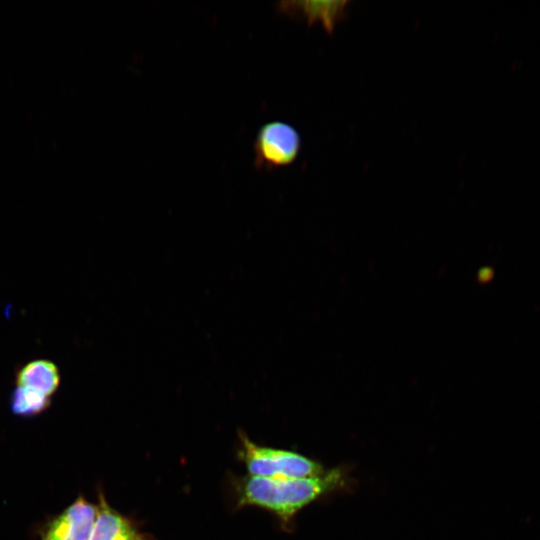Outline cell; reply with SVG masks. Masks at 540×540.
<instances>
[{"mask_svg":"<svg viewBox=\"0 0 540 540\" xmlns=\"http://www.w3.org/2000/svg\"><path fill=\"white\" fill-rule=\"evenodd\" d=\"M89 540H155L112 508L103 493L98 494L97 516Z\"/></svg>","mask_w":540,"mask_h":540,"instance_id":"cell-6","label":"cell"},{"mask_svg":"<svg viewBox=\"0 0 540 540\" xmlns=\"http://www.w3.org/2000/svg\"><path fill=\"white\" fill-rule=\"evenodd\" d=\"M15 379L17 386L28 387L50 397L57 391L61 376L52 361L37 359L20 367Z\"/></svg>","mask_w":540,"mask_h":540,"instance_id":"cell-7","label":"cell"},{"mask_svg":"<svg viewBox=\"0 0 540 540\" xmlns=\"http://www.w3.org/2000/svg\"><path fill=\"white\" fill-rule=\"evenodd\" d=\"M96 516L97 505L79 496L46 524L41 540H89Z\"/></svg>","mask_w":540,"mask_h":540,"instance_id":"cell-4","label":"cell"},{"mask_svg":"<svg viewBox=\"0 0 540 540\" xmlns=\"http://www.w3.org/2000/svg\"><path fill=\"white\" fill-rule=\"evenodd\" d=\"M239 456L249 475L298 478L321 475L324 467L317 461L294 451L261 446L245 434L240 435Z\"/></svg>","mask_w":540,"mask_h":540,"instance_id":"cell-2","label":"cell"},{"mask_svg":"<svg viewBox=\"0 0 540 540\" xmlns=\"http://www.w3.org/2000/svg\"><path fill=\"white\" fill-rule=\"evenodd\" d=\"M348 0L338 1H283L276 10L293 19L303 20L308 27L319 22L332 35L336 26L348 17Z\"/></svg>","mask_w":540,"mask_h":540,"instance_id":"cell-5","label":"cell"},{"mask_svg":"<svg viewBox=\"0 0 540 540\" xmlns=\"http://www.w3.org/2000/svg\"><path fill=\"white\" fill-rule=\"evenodd\" d=\"M50 397L28 387L17 386L11 395V410L17 416H35L50 406Z\"/></svg>","mask_w":540,"mask_h":540,"instance_id":"cell-8","label":"cell"},{"mask_svg":"<svg viewBox=\"0 0 540 540\" xmlns=\"http://www.w3.org/2000/svg\"><path fill=\"white\" fill-rule=\"evenodd\" d=\"M494 275V271L490 267H486L479 272V281L488 282Z\"/></svg>","mask_w":540,"mask_h":540,"instance_id":"cell-9","label":"cell"},{"mask_svg":"<svg viewBox=\"0 0 540 540\" xmlns=\"http://www.w3.org/2000/svg\"><path fill=\"white\" fill-rule=\"evenodd\" d=\"M342 481L343 473L338 469L298 478L248 475L236 482L237 506L263 508L288 524L300 510L335 490Z\"/></svg>","mask_w":540,"mask_h":540,"instance_id":"cell-1","label":"cell"},{"mask_svg":"<svg viewBox=\"0 0 540 540\" xmlns=\"http://www.w3.org/2000/svg\"><path fill=\"white\" fill-rule=\"evenodd\" d=\"M253 150L257 170L289 166L299 156L301 137L294 126L279 120L270 121L258 130Z\"/></svg>","mask_w":540,"mask_h":540,"instance_id":"cell-3","label":"cell"}]
</instances>
